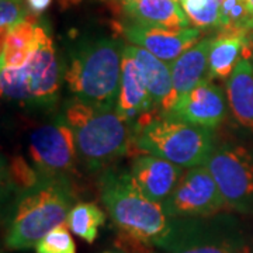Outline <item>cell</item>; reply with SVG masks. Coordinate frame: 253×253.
I'll return each instance as SVG.
<instances>
[{
	"label": "cell",
	"instance_id": "12",
	"mask_svg": "<svg viewBox=\"0 0 253 253\" xmlns=\"http://www.w3.org/2000/svg\"><path fill=\"white\" fill-rule=\"evenodd\" d=\"M210 81H203L180 96L169 116L207 129L219 126L226 116L225 96L221 87Z\"/></svg>",
	"mask_w": 253,
	"mask_h": 253
},
{
	"label": "cell",
	"instance_id": "8",
	"mask_svg": "<svg viewBox=\"0 0 253 253\" xmlns=\"http://www.w3.org/2000/svg\"><path fill=\"white\" fill-rule=\"evenodd\" d=\"M28 151L42 180H69L75 172L79 152L73 129L63 114L31 132Z\"/></svg>",
	"mask_w": 253,
	"mask_h": 253
},
{
	"label": "cell",
	"instance_id": "2",
	"mask_svg": "<svg viewBox=\"0 0 253 253\" xmlns=\"http://www.w3.org/2000/svg\"><path fill=\"white\" fill-rule=\"evenodd\" d=\"M100 191L113 222L124 235L162 249L174 224L162 204L145 197L124 172L104 173Z\"/></svg>",
	"mask_w": 253,
	"mask_h": 253
},
{
	"label": "cell",
	"instance_id": "16",
	"mask_svg": "<svg viewBox=\"0 0 253 253\" xmlns=\"http://www.w3.org/2000/svg\"><path fill=\"white\" fill-rule=\"evenodd\" d=\"M123 9L134 23L168 30L190 27L180 0H123Z\"/></svg>",
	"mask_w": 253,
	"mask_h": 253
},
{
	"label": "cell",
	"instance_id": "13",
	"mask_svg": "<svg viewBox=\"0 0 253 253\" xmlns=\"http://www.w3.org/2000/svg\"><path fill=\"white\" fill-rule=\"evenodd\" d=\"M183 168L154 155L138 156L131 165L129 180L145 197L163 204L183 176Z\"/></svg>",
	"mask_w": 253,
	"mask_h": 253
},
{
	"label": "cell",
	"instance_id": "31",
	"mask_svg": "<svg viewBox=\"0 0 253 253\" xmlns=\"http://www.w3.org/2000/svg\"><path fill=\"white\" fill-rule=\"evenodd\" d=\"M218 1H219V3H221V1H222V0H218Z\"/></svg>",
	"mask_w": 253,
	"mask_h": 253
},
{
	"label": "cell",
	"instance_id": "17",
	"mask_svg": "<svg viewBox=\"0 0 253 253\" xmlns=\"http://www.w3.org/2000/svg\"><path fill=\"white\" fill-rule=\"evenodd\" d=\"M249 34L244 31L222 30L211 38L208 54L210 79H228L242 58L249 55Z\"/></svg>",
	"mask_w": 253,
	"mask_h": 253
},
{
	"label": "cell",
	"instance_id": "6",
	"mask_svg": "<svg viewBox=\"0 0 253 253\" xmlns=\"http://www.w3.org/2000/svg\"><path fill=\"white\" fill-rule=\"evenodd\" d=\"M62 66L54 42L42 26L37 24L36 46L26 66L1 68V94L24 104L44 106L54 103L61 86Z\"/></svg>",
	"mask_w": 253,
	"mask_h": 253
},
{
	"label": "cell",
	"instance_id": "21",
	"mask_svg": "<svg viewBox=\"0 0 253 253\" xmlns=\"http://www.w3.org/2000/svg\"><path fill=\"white\" fill-rule=\"evenodd\" d=\"M66 224L75 235L93 244L99 236L100 228L106 224V214L94 203H78L71 210Z\"/></svg>",
	"mask_w": 253,
	"mask_h": 253
},
{
	"label": "cell",
	"instance_id": "14",
	"mask_svg": "<svg viewBox=\"0 0 253 253\" xmlns=\"http://www.w3.org/2000/svg\"><path fill=\"white\" fill-rule=\"evenodd\" d=\"M124 49L135 61L146 84V89L156 104V109L163 116H169L177 101V93L173 86L170 65L161 61L141 46L131 44L126 45Z\"/></svg>",
	"mask_w": 253,
	"mask_h": 253
},
{
	"label": "cell",
	"instance_id": "1",
	"mask_svg": "<svg viewBox=\"0 0 253 253\" xmlns=\"http://www.w3.org/2000/svg\"><path fill=\"white\" fill-rule=\"evenodd\" d=\"M124 48L121 40L110 37L84 40L75 46L63 73L73 99L99 110H116Z\"/></svg>",
	"mask_w": 253,
	"mask_h": 253
},
{
	"label": "cell",
	"instance_id": "4",
	"mask_svg": "<svg viewBox=\"0 0 253 253\" xmlns=\"http://www.w3.org/2000/svg\"><path fill=\"white\" fill-rule=\"evenodd\" d=\"M73 200L69 180H42L24 191L10 218L6 248L10 251L36 248L54 228L66 224Z\"/></svg>",
	"mask_w": 253,
	"mask_h": 253
},
{
	"label": "cell",
	"instance_id": "5",
	"mask_svg": "<svg viewBox=\"0 0 253 253\" xmlns=\"http://www.w3.org/2000/svg\"><path fill=\"white\" fill-rule=\"evenodd\" d=\"M63 116L73 129L78 152L91 170H99L128 152L132 139V124L114 110H99L73 99Z\"/></svg>",
	"mask_w": 253,
	"mask_h": 253
},
{
	"label": "cell",
	"instance_id": "25",
	"mask_svg": "<svg viewBox=\"0 0 253 253\" xmlns=\"http://www.w3.org/2000/svg\"><path fill=\"white\" fill-rule=\"evenodd\" d=\"M10 179L13 186H16L23 193L36 187L38 183L42 181L38 172L30 168L21 156H16L10 163Z\"/></svg>",
	"mask_w": 253,
	"mask_h": 253
},
{
	"label": "cell",
	"instance_id": "30",
	"mask_svg": "<svg viewBox=\"0 0 253 253\" xmlns=\"http://www.w3.org/2000/svg\"><path fill=\"white\" fill-rule=\"evenodd\" d=\"M249 40H251V41H253V31H252V36H249Z\"/></svg>",
	"mask_w": 253,
	"mask_h": 253
},
{
	"label": "cell",
	"instance_id": "22",
	"mask_svg": "<svg viewBox=\"0 0 253 253\" xmlns=\"http://www.w3.org/2000/svg\"><path fill=\"white\" fill-rule=\"evenodd\" d=\"M190 23L197 28H221V3L218 0H180Z\"/></svg>",
	"mask_w": 253,
	"mask_h": 253
},
{
	"label": "cell",
	"instance_id": "11",
	"mask_svg": "<svg viewBox=\"0 0 253 253\" xmlns=\"http://www.w3.org/2000/svg\"><path fill=\"white\" fill-rule=\"evenodd\" d=\"M123 34L129 44L144 48L161 61L170 65L183 52L197 44L200 30L190 27L168 30L132 21L123 27Z\"/></svg>",
	"mask_w": 253,
	"mask_h": 253
},
{
	"label": "cell",
	"instance_id": "29",
	"mask_svg": "<svg viewBox=\"0 0 253 253\" xmlns=\"http://www.w3.org/2000/svg\"><path fill=\"white\" fill-rule=\"evenodd\" d=\"M248 3H249V7H251V11L253 13V0H248Z\"/></svg>",
	"mask_w": 253,
	"mask_h": 253
},
{
	"label": "cell",
	"instance_id": "26",
	"mask_svg": "<svg viewBox=\"0 0 253 253\" xmlns=\"http://www.w3.org/2000/svg\"><path fill=\"white\" fill-rule=\"evenodd\" d=\"M28 17L27 11L17 0H1L0 6V28L1 36L6 34L9 30L17 26L18 23L24 21Z\"/></svg>",
	"mask_w": 253,
	"mask_h": 253
},
{
	"label": "cell",
	"instance_id": "9",
	"mask_svg": "<svg viewBox=\"0 0 253 253\" xmlns=\"http://www.w3.org/2000/svg\"><path fill=\"white\" fill-rule=\"evenodd\" d=\"M217 181L226 206L253 214V151L242 145L215 148L206 163Z\"/></svg>",
	"mask_w": 253,
	"mask_h": 253
},
{
	"label": "cell",
	"instance_id": "20",
	"mask_svg": "<svg viewBox=\"0 0 253 253\" xmlns=\"http://www.w3.org/2000/svg\"><path fill=\"white\" fill-rule=\"evenodd\" d=\"M36 30L37 23L28 16L1 36V68L20 69L26 66L36 46Z\"/></svg>",
	"mask_w": 253,
	"mask_h": 253
},
{
	"label": "cell",
	"instance_id": "7",
	"mask_svg": "<svg viewBox=\"0 0 253 253\" xmlns=\"http://www.w3.org/2000/svg\"><path fill=\"white\" fill-rule=\"evenodd\" d=\"M163 251L168 253H252L235 218L226 214L174 218Z\"/></svg>",
	"mask_w": 253,
	"mask_h": 253
},
{
	"label": "cell",
	"instance_id": "18",
	"mask_svg": "<svg viewBox=\"0 0 253 253\" xmlns=\"http://www.w3.org/2000/svg\"><path fill=\"white\" fill-rule=\"evenodd\" d=\"M226 99L231 113L253 135V65L242 58L226 81Z\"/></svg>",
	"mask_w": 253,
	"mask_h": 253
},
{
	"label": "cell",
	"instance_id": "28",
	"mask_svg": "<svg viewBox=\"0 0 253 253\" xmlns=\"http://www.w3.org/2000/svg\"><path fill=\"white\" fill-rule=\"evenodd\" d=\"M101 253H129V252H126V249H123V248H111V249H106V251H103Z\"/></svg>",
	"mask_w": 253,
	"mask_h": 253
},
{
	"label": "cell",
	"instance_id": "15",
	"mask_svg": "<svg viewBox=\"0 0 253 253\" xmlns=\"http://www.w3.org/2000/svg\"><path fill=\"white\" fill-rule=\"evenodd\" d=\"M155 109L156 104L146 89V84L135 61L124 49L120 91L114 111L124 121L134 124L138 118Z\"/></svg>",
	"mask_w": 253,
	"mask_h": 253
},
{
	"label": "cell",
	"instance_id": "27",
	"mask_svg": "<svg viewBox=\"0 0 253 253\" xmlns=\"http://www.w3.org/2000/svg\"><path fill=\"white\" fill-rule=\"evenodd\" d=\"M51 1H52V0H27V4L31 11L40 14V13H42L44 10H46L49 7Z\"/></svg>",
	"mask_w": 253,
	"mask_h": 253
},
{
	"label": "cell",
	"instance_id": "19",
	"mask_svg": "<svg viewBox=\"0 0 253 253\" xmlns=\"http://www.w3.org/2000/svg\"><path fill=\"white\" fill-rule=\"evenodd\" d=\"M211 38H204L194 46H191L170 63L172 79L177 99L184 93L196 87L208 76V54H210Z\"/></svg>",
	"mask_w": 253,
	"mask_h": 253
},
{
	"label": "cell",
	"instance_id": "24",
	"mask_svg": "<svg viewBox=\"0 0 253 253\" xmlns=\"http://www.w3.org/2000/svg\"><path fill=\"white\" fill-rule=\"evenodd\" d=\"M68 224L54 228L36 246V253H76V244Z\"/></svg>",
	"mask_w": 253,
	"mask_h": 253
},
{
	"label": "cell",
	"instance_id": "23",
	"mask_svg": "<svg viewBox=\"0 0 253 253\" xmlns=\"http://www.w3.org/2000/svg\"><path fill=\"white\" fill-rule=\"evenodd\" d=\"M221 30L253 31V13L248 0H222L221 1Z\"/></svg>",
	"mask_w": 253,
	"mask_h": 253
},
{
	"label": "cell",
	"instance_id": "3",
	"mask_svg": "<svg viewBox=\"0 0 253 253\" xmlns=\"http://www.w3.org/2000/svg\"><path fill=\"white\" fill-rule=\"evenodd\" d=\"M132 139L139 151L189 169L206 165L215 149L211 129L163 116L158 109L132 124Z\"/></svg>",
	"mask_w": 253,
	"mask_h": 253
},
{
	"label": "cell",
	"instance_id": "10",
	"mask_svg": "<svg viewBox=\"0 0 253 253\" xmlns=\"http://www.w3.org/2000/svg\"><path fill=\"white\" fill-rule=\"evenodd\" d=\"M162 206L170 218L210 217L228 207L217 181L206 165L183 173L172 194Z\"/></svg>",
	"mask_w": 253,
	"mask_h": 253
}]
</instances>
